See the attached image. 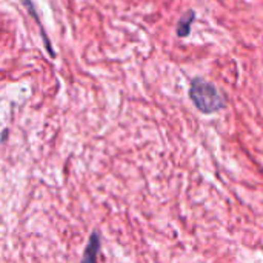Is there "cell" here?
<instances>
[{
	"instance_id": "1",
	"label": "cell",
	"mask_w": 263,
	"mask_h": 263,
	"mask_svg": "<svg viewBox=\"0 0 263 263\" xmlns=\"http://www.w3.org/2000/svg\"><path fill=\"white\" fill-rule=\"evenodd\" d=\"M190 97L194 106L203 114H214L225 108V99L220 91L202 77H196L191 80Z\"/></svg>"
},
{
	"instance_id": "2",
	"label": "cell",
	"mask_w": 263,
	"mask_h": 263,
	"mask_svg": "<svg viewBox=\"0 0 263 263\" xmlns=\"http://www.w3.org/2000/svg\"><path fill=\"white\" fill-rule=\"evenodd\" d=\"M20 3L26 8L28 14H29V15L34 18V22L39 25L40 32H42V39H43L45 46H46V51L49 52V55H51V57H55V52H54V49H52V45H51V42H49V40H48V37H46V32H45V29H43V26H42V23H40V17H39V14H37V11H35V6H34L32 0H20Z\"/></svg>"
},
{
	"instance_id": "3",
	"label": "cell",
	"mask_w": 263,
	"mask_h": 263,
	"mask_svg": "<svg viewBox=\"0 0 263 263\" xmlns=\"http://www.w3.org/2000/svg\"><path fill=\"white\" fill-rule=\"evenodd\" d=\"M100 250V234L96 231L91 234V239L88 242V247L85 250L82 263H97V254Z\"/></svg>"
},
{
	"instance_id": "4",
	"label": "cell",
	"mask_w": 263,
	"mask_h": 263,
	"mask_svg": "<svg viewBox=\"0 0 263 263\" xmlns=\"http://www.w3.org/2000/svg\"><path fill=\"white\" fill-rule=\"evenodd\" d=\"M194 18H196V11H193V9L186 11V12L179 18L177 29H176V32H177L179 37H186V35H190V32H191V23L194 22Z\"/></svg>"
}]
</instances>
